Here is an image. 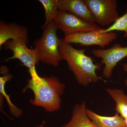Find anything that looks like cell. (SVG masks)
I'll return each instance as SVG.
<instances>
[{"instance_id":"5b68a950","label":"cell","mask_w":127,"mask_h":127,"mask_svg":"<svg viewBox=\"0 0 127 127\" xmlns=\"http://www.w3.org/2000/svg\"><path fill=\"white\" fill-rule=\"evenodd\" d=\"M91 12L94 22L102 26L114 23L119 17L116 0H83Z\"/></svg>"},{"instance_id":"6da1fadb","label":"cell","mask_w":127,"mask_h":127,"mask_svg":"<svg viewBox=\"0 0 127 127\" xmlns=\"http://www.w3.org/2000/svg\"><path fill=\"white\" fill-rule=\"evenodd\" d=\"M29 71L31 78L28 81L22 93L29 89L33 92L34 97L30 100V103L41 107L49 112L59 110L61 106V97L65 87L64 84L53 76L41 77L37 73L35 67Z\"/></svg>"},{"instance_id":"7c38bea8","label":"cell","mask_w":127,"mask_h":127,"mask_svg":"<svg viewBox=\"0 0 127 127\" xmlns=\"http://www.w3.org/2000/svg\"><path fill=\"white\" fill-rule=\"evenodd\" d=\"M87 115L97 127H126L125 119L116 113L112 117L100 116L89 109L86 110Z\"/></svg>"},{"instance_id":"8992f818","label":"cell","mask_w":127,"mask_h":127,"mask_svg":"<svg viewBox=\"0 0 127 127\" xmlns=\"http://www.w3.org/2000/svg\"><path fill=\"white\" fill-rule=\"evenodd\" d=\"M99 31L65 35L62 40L69 44L75 43L86 46L97 45L103 48L106 46L109 45L117 37V34L113 32L101 33Z\"/></svg>"},{"instance_id":"8fae6325","label":"cell","mask_w":127,"mask_h":127,"mask_svg":"<svg viewBox=\"0 0 127 127\" xmlns=\"http://www.w3.org/2000/svg\"><path fill=\"white\" fill-rule=\"evenodd\" d=\"M84 102L76 104L72 111L70 120L62 127H97L88 117Z\"/></svg>"},{"instance_id":"ac0fdd59","label":"cell","mask_w":127,"mask_h":127,"mask_svg":"<svg viewBox=\"0 0 127 127\" xmlns=\"http://www.w3.org/2000/svg\"><path fill=\"white\" fill-rule=\"evenodd\" d=\"M45 124V121H44V120H43V121H42V122L41 123V124H40V125H38V126H36V127H44V125Z\"/></svg>"},{"instance_id":"30bf717a","label":"cell","mask_w":127,"mask_h":127,"mask_svg":"<svg viewBox=\"0 0 127 127\" xmlns=\"http://www.w3.org/2000/svg\"><path fill=\"white\" fill-rule=\"evenodd\" d=\"M57 6L59 10L68 12L84 20L95 23L83 0H57Z\"/></svg>"},{"instance_id":"9c48e42d","label":"cell","mask_w":127,"mask_h":127,"mask_svg":"<svg viewBox=\"0 0 127 127\" xmlns=\"http://www.w3.org/2000/svg\"><path fill=\"white\" fill-rule=\"evenodd\" d=\"M28 29L16 23H7L0 21V49L4 43L11 40L22 39L27 43L29 42Z\"/></svg>"},{"instance_id":"4fadbf2b","label":"cell","mask_w":127,"mask_h":127,"mask_svg":"<svg viewBox=\"0 0 127 127\" xmlns=\"http://www.w3.org/2000/svg\"><path fill=\"white\" fill-rule=\"evenodd\" d=\"M107 92L116 102V106L115 109L117 113L124 119L127 118V96L121 89H106Z\"/></svg>"},{"instance_id":"2e32d148","label":"cell","mask_w":127,"mask_h":127,"mask_svg":"<svg viewBox=\"0 0 127 127\" xmlns=\"http://www.w3.org/2000/svg\"><path fill=\"white\" fill-rule=\"evenodd\" d=\"M114 31L124 32H125L124 36H127V7L126 12L120 17L111 26L106 29H102L99 31L101 33L113 32Z\"/></svg>"},{"instance_id":"ba28073f","label":"cell","mask_w":127,"mask_h":127,"mask_svg":"<svg viewBox=\"0 0 127 127\" xmlns=\"http://www.w3.org/2000/svg\"><path fill=\"white\" fill-rule=\"evenodd\" d=\"M91 52L97 58L101 59V64L104 65L103 75L109 79L118 63L127 57V47H124L119 43H115L108 49H94Z\"/></svg>"},{"instance_id":"5bb4252c","label":"cell","mask_w":127,"mask_h":127,"mask_svg":"<svg viewBox=\"0 0 127 127\" xmlns=\"http://www.w3.org/2000/svg\"><path fill=\"white\" fill-rule=\"evenodd\" d=\"M5 71L1 72V73L3 74L4 76L0 77V93L1 95V94L2 96H3L6 99L10 113L15 117L19 118L22 115L23 111L22 109L18 108L11 102L10 99V96L7 95L5 91V83L6 82L13 78V76L10 73H8L7 72L5 73Z\"/></svg>"},{"instance_id":"e0dca14e","label":"cell","mask_w":127,"mask_h":127,"mask_svg":"<svg viewBox=\"0 0 127 127\" xmlns=\"http://www.w3.org/2000/svg\"><path fill=\"white\" fill-rule=\"evenodd\" d=\"M123 69L124 70L126 71L127 73V64H124L123 65ZM125 83L126 86L127 87V79L125 80Z\"/></svg>"},{"instance_id":"3957f363","label":"cell","mask_w":127,"mask_h":127,"mask_svg":"<svg viewBox=\"0 0 127 127\" xmlns=\"http://www.w3.org/2000/svg\"><path fill=\"white\" fill-rule=\"evenodd\" d=\"M41 37L34 41V50L39 61L45 64L57 66L62 60L59 51L61 39L57 34L58 30L53 21L42 27Z\"/></svg>"},{"instance_id":"9a60e30c","label":"cell","mask_w":127,"mask_h":127,"mask_svg":"<svg viewBox=\"0 0 127 127\" xmlns=\"http://www.w3.org/2000/svg\"><path fill=\"white\" fill-rule=\"evenodd\" d=\"M45 10L46 25L53 21L58 11L57 0H39Z\"/></svg>"},{"instance_id":"7a4b0ae2","label":"cell","mask_w":127,"mask_h":127,"mask_svg":"<svg viewBox=\"0 0 127 127\" xmlns=\"http://www.w3.org/2000/svg\"><path fill=\"white\" fill-rule=\"evenodd\" d=\"M59 51L62 60L67 62L68 68L79 84L86 87L99 81L100 78L96 71L100 69L101 65L94 63L92 58L85 54L84 49H76L62 39Z\"/></svg>"},{"instance_id":"52a82bcc","label":"cell","mask_w":127,"mask_h":127,"mask_svg":"<svg viewBox=\"0 0 127 127\" xmlns=\"http://www.w3.org/2000/svg\"><path fill=\"white\" fill-rule=\"evenodd\" d=\"M27 43L22 39L9 40L3 45L5 50H10L13 55L6 59V61L17 59L29 69L35 67L39 64V57L34 49L28 48Z\"/></svg>"},{"instance_id":"d6986e66","label":"cell","mask_w":127,"mask_h":127,"mask_svg":"<svg viewBox=\"0 0 127 127\" xmlns=\"http://www.w3.org/2000/svg\"><path fill=\"white\" fill-rule=\"evenodd\" d=\"M125 122H126V127H127V118L125 119Z\"/></svg>"},{"instance_id":"277c9868","label":"cell","mask_w":127,"mask_h":127,"mask_svg":"<svg viewBox=\"0 0 127 127\" xmlns=\"http://www.w3.org/2000/svg\"><path fill=\"white\" fill-rule=\"evenodd\" d=\"M53 22L58 30L63 32L65 35L102 29L96 23L87 21L64 11L58 10Z\"/></svg>"}]
</instances>
